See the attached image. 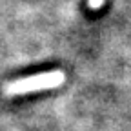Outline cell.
Returning a JSON list of instances; mask_svg holds the SVG:
<instances>
[{
    "mask_svg": "<svg viewBox=\"0 0 131 131\" xmlns=\"http://www.w3.org/2000/svg\"><path fill=\"white\" fill-rule=\"evenodd\" d=\"M66 82V75L60 69L55 71H47V73H38L33 77H26L20 80L9 82L4 88V93L9 96L15 95H26V93H37V91H44V89H53L58 88Z\"/></svg>",
    "mask_w": 131,
    "mask_h": 131,
    "instance_id": "6da1fadb",
    "label": "cell"
},
{
    "mask_svg": "<svg viewBox=\"0 0 131 131\" xmlns=\"http://www.w3.org/2000/svg\"><path fill=\"white\" fill-rule=\"evenodd\" d=\"M104 2H106V0H88V6L91 9H98V7L104 6Z\"/></svg>",
    "mask_w": 131,
    "mask_h": 131,
    "instance_id": "7a4b0ae2",
    "label": "cell"
}]
</instances>
